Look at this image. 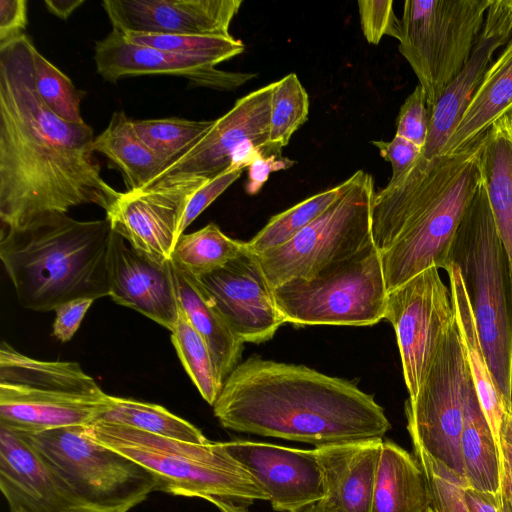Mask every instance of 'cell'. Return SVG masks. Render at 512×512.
<instances>
[{
  "label": "cell",
  "instance_id": "11",
  "mask_svg": "<svg viewBox=\"0 0 512 512\" xmlns=\"http://www.w3.org/2000/svg\"><path fill=\"white\" fill-rule=\"evenodd\" d=\"M467 360L457 323L445 335L417 395L405 402L412 444L460 476ZM467 484V483H466Z\"/></svg>",
  "mask_w": 512,
  "mask_h": 512
},
{
  "label": "cell",
  "instance_id": "4",
  "mask_svg": "<svg viewBox=\"0 0 512 512\" xmlns=\"http://www.w3.org/2000/svg\"><path fill=\"white\" fill-rule=\"evenodd\" d=\"M110 222L50 213L18 228L3 227L0 259L20 305L55 311L78 298L109 296Z\"/></svg>",
  "mask_w": 512,
  "mask_h": 512
},
{
  "label": "cell",
  "instance_id": "31",
  "mask_svg": "<svg viewBox=\"0 0 512 512\" xmlns=\"http://www.w3.org/2000/svg\"><path fill=\"white\" fill-rule=\"evenodd\" d=\"M96 421L130 426L188 443L205 444L210 441L196 426L164 407L129 398L109 395L107 405Z\"/></svg>",
  "mask_w": 512,
  "mask_h": 512
},
{
  "label": "cell",
  "instance_id": "30",
  "mask_svg": "<svg viewBox=\"0 0 512 512\" xmlns=\"http://www.w3.org/2000/svg\"><path fill=\"white\" fill-rule=\"evenodd\" d=\"M93 150L121 172L127 191L143 189L167 167L140 138L133 120L123 111L113 113L105 130L94 138Z\"/></svg>",
  "mask_w": 512,
  "mask_h": 512
},
{
  "label": "cell",
  "instance_id": "44",
  "mask_svg": "<svg viewBox=\"0 0 512 512\" xmlns=\"http://www.w3.org/2000/svg\"><path fill=\"white\" fill-rule=\"evenodd\" d=\"M93 301L92 298H78L60 305L55 310L53 335L62 342L71 340Z\"/></svg>",
  "mask_w": 512,
  "mask_h": 512
},
{
  "label": "cell",
  "instance_id": "36",
  "mask_svg": "<svg viewBox=\"0 0 512 512\" xmlns=\"http://www.w3.org/2000/svg\"><path fill=\"white\" fill-rule=\"evenodd\" d=\"M308 116L309 97L295 73L273 82L269 146L274 155L281 156V149L288 145Z\"/></svg>",
  "mask_w": 512,
  "mask_h": 512
},
{
  "label": "cell",
  "instance_id": "48",
  "mask_svg": "<svg viewBox=\"0 0 512 512\" xmlns=\"http://www.w3.org/2000/svg\"><path fill=\"white\" fill-rule=\"evenodd\" d=\"M84 3L83 0H46L47 10L56 17L66 20Z\"/></svg>",
  "mask_w": 512,
  "mask_h": 512
},
{
  "label": "cell",
  "instance_id": "17",
  "mask_svg": "<svg viewBox=\"0 0 512 512\" xmlns=\"http://www.w3.org/2000/svg\"><path fill=\"white\" fill-rule=\"evenodd\" d=\"M226 450L253 477L278 512H300L324 498L315 448L296 449L264 442H224Z\"/></svg>",
  "mask_w": 512,
  "mask_h": 512
},
{
  "label": "cell",
  "instance_id": "10",
  "mask_svg": "<svg viewBox=\"0 0 512 512\" xmlns=\"http://www.w3.org/2000/svg\"><path fill=\"white\" fill-rule=\"evenodd\" d=\"M351 177L347 191L293 239L254 254L272 288L295 278H315L373 244L374 178L364 170Z\"/></svg>",
  "mask_w": 512,
  "mask_h": 512
},
{
  "label": "cell",
  "instance_id": "9",
  "mask_svg": "<svg viewBox=\"0 0 512 512\" xmlns=\"http://www.w3.org/2000/svg\"><path fill=\"white\" fill-rule=\"evenodd\" d=\"M388 289L374 243L312 279L295 278L275 288L285 323L371 326L385 319Z\"/></svg>",
  "mask_w": 512,
  "mask_h": 512
},
{
  "label": "cell",
  "instance_id": "39",
  "mask_svg": "<svg viewBox=\"0 0 512 512\" xmlns=\"http://www.w3.org/2000/svg\"><path fill=\"white\" fill-rule=\"evenodd\" d=\"M413 452L426 481V512H469L464 498L466 482L420 446L413 444Z\"/></svg>",
  "mask_w": 512,
  "mask_h": 512
},
{
  "label": "cell",
  "instance_id": "23",
  "mask_svg": "<svg viewBox=\"0 0 512 512\" xmlns=\"http://www.w3.org/2000/svg\"><path fill=\"white\" fill-rule=\"evenodd\" d=\"M383 438L315 447L324 500L336 512H371Z\"/></svg>",
  "mask_w": 512,
  "mask_h": 512
},
{
  "label": "cell",
  "instance_id": "28",
  "mask_svg": "<svg viewBox=\"0 0 512 512\" xmlns=\"http://www.w3.org/2000/svg\"><path fill=\"white\" fill-rule=\"evenodd\" d=\"M460 446L467 487L500 493L499 445L478 400L469 369L464 386Z\"/></svg>",
  "mask_w": 512,
  "mask_h": 512
},
{
  "label": "cell",
  "instance_id": "40",
  "mask_svg": "<svg viewBox=\"0 0 512 512\" xmlns=\"http://www.w3.org/2000/svg\"><path fill=\"white\" fill-rule=\"evenodd\" d=\"M430 124L426 96L418 84L405 99L397 116L396 133L422 149L425 146Z\"/></svg>",
  "mask_w": 512,
  "mask_h": 512
},
{
  "label": "cell",
  "instance_id": "12",
  "mask_svg": "<svg viewBox=\"0 0 512 512\" xmlns=\"http://www.w3.org/2000/svg\"><path fill=\"white\" fill-rule=\"evenodd\" d=\"M272 90L270 83L239 98L188 152L143 189L190 179L208 181L229 169L248 168L261 156L274 155L269 146Z\"/></svg>",
  "mask_w": 512,
  "mask_h": 512
},
{
  "label": "cell",
  "instance_id": "33",
  "mask_svg": "<svg viewBox=\"0 0 512 512\" xmlns=\"http://www.w3.org/2000/svg\"><path fill=\"white\" fill-rule=\"evenodd\" d=\"M247 252L246 242L230 238L216 224L210 223L193 233L182 234L172 259L199 277Z\"/></svg>",
  "mask_w": 512,
  "mask_h": 512
},
{
  "label": "cell",
  "instance_id": "16",
  "mask_svg": "<svg viewBox=\"0 0 512 512\" xmlns=\"http://www.w3.org/2000/svg\"><path fill=\"white\" fill-rule=\"evenodd\" d=\"M198 279L244 343L269 341L285 323L253 253L248 251Z\"/></svg>",
  "mask_w": 512,
  "mask_h": 512
},
{
  "label": "cell",
  "instance_id": "22",
  "mask_svg": "<svg viewBox=\"0 0 512 512\" xmlns=\"http://www.w3.org/2000/svg\"><path fill=\"white\" fill-rule=\"evenodd\" d=\"M124 240L112 232L107 262L109 296L171 331L179 305L170 261L156 263Z\"/></svg>",
  "mask_w": 512,
  "mask_h": 512
},
{
  "label": "cell",
  "instance_id": "15",
  "mask_svg": "<svg viewBox=\"0 0 512 512\" xmlns=\"http://www.w3.org/2000/svg\"><path fill=\"white\" fill-rule=\"evenodd\" d=\"M108 398L94 379L35 385L0 383V424L25 433L87 426L97 420Z\"/></svg>",
  "mask_w": 512,
  "mask_h": 512
},
{
  "label": "cell",
  "instance_id": "37",
  "mask_svg": "<svg viewBox=\"0 0 512 512\" xmlns=\"http://www.w3.org/2000/svg\"><path fill=\"white\" fill-rule=\"evenodd\" d=\"M32 68L35 90L42 102L59 118L70 123H84L80 105L84 92L47 60L34 46Z\"/></svg>",
  "mask_w": 512,
  "mask_h": 512
},
{
  "label": "cell",
  "instance_id": "13",
  "mask_svg": "<svg viewBox=\"0 0 512 512\" xmlns=\"http://www.w3.org/2000/svg\"><path fill=\"white\" fill-rule=\"evenodd\" d=\"M385 319L393 326L404 382L413 399L455 323L450 288L430 267L388 293Z\"/></svg>",
  "mask_w": 512,
  "mask_h": 512
},
{
  "label": "cell",
  "instance_id": "19",
  "mask_svg": "<svg viewBox=\"0 0 512 512\" xmlns=\"http://www.w3.org/2000/svg\"><path fill=\"white\" fill-rule=\"evenodd\" d=\"M94 61L97 73L109 82L127 76L171 75L184 77L193 86L230 90L253 77L219 70L205 59L134 44L113 29L95 43Z\"/></svg>",
  "mask_w": 512,
  "mask_h": 512
},
{
  "label": "cell",
  "instance_id": "26",
  "mask_svg": "<svg viewBox=\"0 0 512 512\" xmlns=\"http://www.w3.org/2000/svg\"><path fill=\"white\" fill-rule=\"evenodd\" d=\"M507 114H512V35L493 61L441 155L470 145Z\"/></svg>",
  "mask_w": 512,
  "mask_h": 512
},
{
  "label": "cell",
  "instance_id": "29",
  "mask_svg": "<svg viewBox=\"0 0 512 512\" xmlns=\"http://www.w3.org/2000/svg\"><path fill=\"white\" fill-rule=\"evenodd\" d=\"M427 504L424 473L414 455L383 441L371 512H426Z\"/></svg>",
  "mask_w": 512,
  "mask_h": 512
},
{
  "label": "cell",
  "instance_id": "34",
  "mask_svg": "<svg viewBox=\"0 0 512 512\" xmlns=\"http://www.w3.org/2000/svg\"><path fill=\"white\" fill-rule=\"evenodd\" d=\"M171 341L200 395L213 406L222 390L224 380L217 370L207 344L180 307L178 319L171 330Z\"/></svg>",
  "mask_w": 512,
  "mask_h": 512
},
{
  "label": "cell",
  "instance_id": "24",
  "mask_svg": "<svg viewBox=\"0 0 512 512\" xmlns=\"http://www.w3.org/2000/svg\"><path fill=\"white\" fill-rule=\"evenodd\" d=\"M180 309L207 344L217 370L225 380L240 363L244 342L222 316L197 276L170 260Z\"/></svg>",
  "mask_w": 512,
  "mask_h": 512
},
{
  "label": "cell",
  "instance_id": "43",
  "mask_svg": "<svg viewBox=\"0 0 512 512\" xmlns=\"http://www.w3.org/2000/svg\"><path fill=\"white\" fill-rule=\"evenodd\" d=\"M380 155L390 162L392 176L396 180L405 174L422 155V148L411 141L395 135L391 141H373Z\"/></svg>",
  "mask_w": 512,
  "mask_h": 512
},
{
  "label": "cell",
  "instance_id": "3",
  "mask_svg": "<svg viewBox=\"0 0 512 512\" xmlns=\"http://www.w3.org/2000/svg\"><path fill=\"white\" fill-rule=\"evenodd\" d=\"M485 134L455 153L421 155L375 192L371 232L388 292L430 267L445 270L456 231L483 181Z\"/></svg>",
  "mask_w": 512,
  "mask_h": 512
},
{
  "label": "cell",
  "instance_id": "8",
  "mask_svg": "<svg viewBox=\"0 0 512 512\" xmlns=\"http://www.w3.org/2000/svg\"><path fill=\"white\" fill-rule=\"evenodd\" d=\"M493 0H406L398 49L422 87L429 114L468 62Z\"/></svg>",
  "mask_w": 512,
  "mask_h": 512
},
{
  "label": "cell",
  "instance_id": "6",
  "mask_svg": "<svg viewBox=\"0 0 512 512\" xmlns=\"http://www.w3.org/2000/svg\"><path fill=\"white\" fill-rule=\"evenodd\" d=\"M86 429L99 443L150 470L157 478V491L239 503L268 500L250 473L226 450L224 442L188 443L103 421L87 425Z\"/></svg>",
  "mask_w": 512,
  "mask_h": 512
},
{
  "label": "cell",
  "instance_id": "41",
  "mask_svg": "<svg viewBox=\"0 0 512 512\" xmlns=\"http://www.w3.org/2000/svg\"><path fill=\"white\" fill-rule=\"evenodd\" d=\"M360 25L366 40L378 44L384 35L398 38L399 24L392 0H360L357 2Z\"/></svg>",
  "mask_w": 512,
  "mask_h": 512
},
{
  "label": "cell",
  "instance_id": "7",
  "mask_svg": "<svg viewBox=\"0 0 512 512\" xmlns=\"http://www.w3.org/2000/svg\"><path fill=\"white\" fill-rule=\"evenodd\" d=\"M21 433L81 506L128 512L157 491V478L150 470L96 441L86 426Z\"/></svg>",
  "mask_w": 512,
  "mask_h": 512
},
{
  "label": "cell",
  "instance_id": "47",
  "mask_svg": "<svg viewBox=\"0 0 512 512\" xmlns=\"http://www.w3.org/2000/svg\"><path fill=\"white\" fill-rule=\"evenodd\" d=\"M464 498L469 512H502L500 493L465 487Z\"/></svg>",
  "mask_w": 512,
  "mask_h": 512
},
{
  "label": "cell",
  "instance_id": "45",
  "mask_svg": "<svg viewBox=\"0 0 512 512\" xmlns=\"http://www.w3.org/2000/svg\"><path fill=\"white\" fill-rule=\"evenodd\" d=\"M26 25V0H0V45L24 34Z\"/></svg>",
  "mask_w": 512,
  "mask_h": 512
},
{
  "label": "cell",
  "instance_id": "32",
  "mask_svg": "<svg viewBox=\"0 0 512 512\" xmlns=\"http://www.w3.org/2000/svg\"><path fill=\"white\" fill-rule=\"evenodd\" d=\"M350 176L340 184L314 194L291 208L274 215L248 242L247 249L261 254L278 248L326 212L350 187Z\"/></svg>",
  "mask_w": 512,
  "mask_h": 512
},
{
  "label": "cell",
  "instance_id": "18",
  "mask_svg": "<svg viewBox=\"0 0 512 512\" xmlns=\"http://www.w3.org/2000/svg\"><path fill=\"white\" fill-rule=\"evenodd\" d=\"M242 0H104L112 29L151 35L231 36Z\"/></svg>",
  "mask_w": 512,
  "mask_h": 512
},
{
  "label": "cell",
  "instance_id": "27",
  "mask_svg": "<svg viewBox=\"0 0 512 512\" xmlns=\"http://www.w3.org/2000/svg\"><path fill=\"white\" fill-rule=\"evenodd\" d=\"M483 185L512 270V114L497 120L484 137Z\"/></svg>",
  "mask_w": 512,
  "mask_h": 512
},
{
  "label": "cell",
  "instance_id": "1",
  "mask_svg": "<svg viewBox=\"0 0 512 512\" xmlns=\"http://www.w3.org/2000/svg\"><path fill=\"white\" fill-rule=\"evenodd\" d=\"M34 46L25 33L0 45V220L9 228L83 204L107 211L121 193L101 176L92 128L39 98Z\"/></svg>",
  "mask_w": 512,
  "mask_h": 512
},
{
  "label": "cell",
  "instance_id": "20",
  "mask_svg": "<svg viewBox=\"0 0 512 512\" xmlns=\"http://www.w3.org/2000/svg\"><path fill=\"white\" fill-rule=\"evenodd\" d=\"M512 35V0H493L474 50L458 76L446 88L430 113L429 132L422 156L441 155L472 97L490 69L495 52Z\"/></svg>",
  "mask_w": 512,
  "mask_h": 512
},
{
  "label": "cell",
  "instance_id": "35",
  "mask_svg": "<svg viewBox=\"0 0 512 512\" xmlns=\"http://www.w3.org/2000/svg\"><path fill=\"white\" fill-rule=\"evenodd\" d=\"M133 122L140 138L168 167L188 152L211 129L215 120L170 117Z\"/></svg>",
  "mask_w": 512,
  "mask_h": 512
},
{
  "label": "cell",
  "instance_id": "49",
  "mask_svg": "<svg viewBox=\"0 0 512 512\" xmlns=\"http://www.w3.org/2000/svg\"><path fill=\"white\" fill-rule=\"evenodd\" d=\"M206 500L214 504L220 512H249L244 505L237 504L232 500L216 497H210Z\"/></svg>",
  "mask_w": 512,
  "mask_h": 512
},
{
  "label": "cell",
  "instance_id": "25",
  "mask_svg": "<svg viewBox=\"0 0 512 512\" xmlns=\"http://www.w3.org/2000/svg\"><path fill=\"white\" fill-rule=\"evenodd\" d=\"M445 271L449 277L456 323L470 376L482 410L499 445L500 431L504 424L512 419V406L501 393L487 364L460 271L454 264H449Z\"/></svg>",
  "mask_w": 512,
  "mask_h": 512
},
{
  "label": "cell",
  "instance_id": "50",
  "mask_svg": "<svg viewBox=\"0 0 512 512\" xmlns=\"http://www.w3.org/2000/svg\"><path fill=\"white\" fill-rule=\"evenodd\" d=\"M300 512H336L324 499L313 503Z\"/></svg>",
  "mask_w": 512,
  "mask_h": 512
},
{
  "label": "cell",
  "instance_id": "51",
  "mask_svg": "<svg viewBox=\"0 0 512 512\" xmlns=\"http://www.w3.org/2000/svg\"><path fill=\"white\" fill-rule=\"evenodd\" d=\"M66 512H104V511L93 509L90 507H85V506H78V507L72 508Z\"/></svg>",
  "mask_w": 512,
  "mask_h": 512
},
{
  "label": "cell",
  "instance_id": "14",
  "mask_svg": "<svg viewBox=\"0 0 512 512\" xmlns=\"http://www.w3.org/2000/svg\"><path fill=\"white\" fill-rule=\"evenodd\" d=\"M206 180L190 179L150 189L121 192L106 211L112 230L140 254L168 263L181 236L186 206Z\"/></svg>",
  "mask_w": 512,
  "mask_h": 512
},
{
  "label": "cell",
  "instance_id": "46",
  "mask_svg": "<svg viewBox=\"0 0 512 512\" xmlns=\"http://www.w3.org/2000/svg\"><path fill=\"white\" fill-rule=\"evenodd\" d=\"M293 164L294 162L290 159L282 158L277 155L259 157L248 167V180L245 186L246 192L250 195L258 193L272 172L286 169Z\"/></svg>",
  "mask_w": 512,
  "mask_h": 512
},
{
  "label": "cell",
  "instance_id": "38",
  "mask_svg": "<svg viewBox=\"0 0 512 512\" xmlns=\"http://www.w3.org/2000/svg\"><path fill=\"white\" fill-rule=\"evenodd\" d=\"M128 41L185 56L208 60L215 65L241 54L245 45L232 36L122 34Z\"/></svg>",
  "mask_w": 512,
  "mask_h": 512
},
{
  "label": "cell",
  "instance_id": "5",
  "mask_svg": "<svg viewBox=\"0 0 512 512\" xmlns=\"http://www.w3.org/2000/svg\"><path fill=\"white\" fill-rule=\"evenodd\" d=\"M458 267L487 364L512 406V270L483 181L468 205L446 260Z\"/></svg>",
  "mask_w": 512,
  "mask_h": 512
},
{
  "label": "cell",
  "instance_id": "2",
  "mask_svg": "<svg viewBox=\"0 0 512 512\" xmlns=\"http://www.w3.org/2000/svg\"><path fill=\"white\" fill-rule=\"evenodd\" d=\"M212 407L226 429L315 447L383 438L391 428L353 382L256 354L228 375Z\"/></svg>",
  "mask_w": 512,
  "mask_h": 512
},
{
  "label": "cell",
  "instance_id": "21",
  "mask_svg": "<svg viewBox=\"0 0 512 512\" xmlns=\"http://www.w3.org/2000/svg\"><path fill=\"white\" fill-rule=\"evenodd\" d=\"M0 489L9 512H66L81 506L24 435L2 424Z\"/></svg>",
  "mask_w": 512,
  "mask_h": 512
},
{
  "label": "cell",
  "instance_id": "42",
  "mask_svg": "<svg viewBox=\"0 0 512 512\" xmlns=\"http://www.w3.org/2000/svg\"><path fill=\"white\" fill-rule=\"evenodd\" d=\"M242 169H229L217 177L208 180L191 196L184 211L180 233L186 228L242 174Z\"/></svg>",
  "mask_w": 512,
  "mask_h": 512
}]
</instances>
